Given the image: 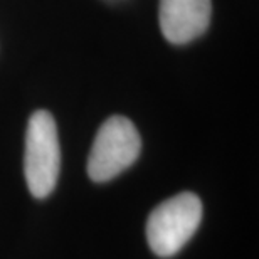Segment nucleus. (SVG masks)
Returning <instances> with one entry per match:
<instances>
[{
  "label": "nucleus",
  "instance_id": "obj_1",
  "mask_svg": "<svg viewBox=\"0 0 259 259\" xmlns=\"http://www.w3.org/2000/svg\"><path fill=\"white\" fill-rule=\"evenodd\" d=\"M202 221V202L182 192L158 204L147 221V239L160 257H172L190 241Z\"/></svg>",
  "mask_w": 259,
  "mask_h": 259
},
{
  "label": "nucleus",
  "instance_id": "obj_2",
  "mask_svg": "<svg viewBox=\"0 0 259 259\" xmlns=\"http://www.w3.org/2000/svg\"><path fill=\"white\" fill-rule=\"evenodd\" d=\"M61 170V147L58 126L46 110L35 111L25 133L24 172L30 194L44 199L54 190Z\"/></svg>",
  "mask_w": 259,
  "mask_h": 259
},
{
  "label": "nucleus",
  "instance_id": "obj_3",
  "mask_svg": "<svg viewBox=\"0 0 259 259\" xmlns=\"http://www.w3.org/2000/svg\"><path fill=\"white\" fill-rule=\"evenodd\" d=\"M142 152L138 130L125 116H111L98 130L88 157V175L95 182H108L132 167Z\"/></svg>",
  "mask_w": 259,
  "mask_h": 259
},
{
  "label": "nucleus",
  "instance_id": "obj_4",
  "mask_svg": "<svg viewBox=\"0 0 259 259\" xmlns=\"http://www.w3.org/2000/svg\"><path fill=\"white\" fill-rule=\"evenodd\" d=\"M210 0H160L158 19L165 39L187 44L207 30L210 22Z\"/></svg>",
  "mask_w": 259,
  "mask_h": 259
}]
</instances>
